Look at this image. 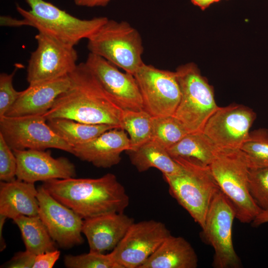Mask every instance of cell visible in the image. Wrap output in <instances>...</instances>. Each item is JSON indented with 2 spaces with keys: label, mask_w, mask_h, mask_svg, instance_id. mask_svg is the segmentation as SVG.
I'll return each mask as SVG.
<instances>
[{
  "label": "cell",
  "mask_w": 268,
  "mask_h": 268,
  "mask_svg": "<svg viewBox=\"0 0 268 268\" xmlns=\"http://www.w3.org/2000/svg\"><path fill=\"white\" fill-rule=\"evenodd\" d=\"M51 129L72 147L85 143L114 128L108 125L89 124L73 120L56 118L47 120Z\"/></svg>",
  "instance_id": "24"
},
{
  "label": "cell",
  "mask_w": 268,
  "mask_h": 268,
  "mask_svg": "<svg viewBox=\"0 0 268 268\" xmlns=\"http://www.w3.org/2000/svg\"><path fill=\"white\" fill-rule=\"evenodd\" d=\"M167 150L173 158L206 166L221 151L202 132L189 133Z\"/></svg>",
  "instance_id": "23"
},
{
  "label": "cell",
  "mask_w": 268,
  "mask_h": 268,
  "mask_svg": "<svg viewBox=\"0 0 268 268\" xmlns=\"http://www.w3.org/2000/svg\"><path fill=\"white\" fill-rule=\"evenodd\" d=\"M134 75L141 94L145 111L152 117L174 115L181 99L175 71L143 63Z\"/></svg>",
  "instance_id": "11"
},
{
  "label": "cell",
  "mask_w": 268,
  "mask_h": 268,
  "mask_svg": "<svg viewBox=\"0 0 268 268\" xmlns=\"http://www.w3.org/2000/svg\"><path fill=\"white\" fill-rule=\"evenodd\" d=\"M112 0H73L74 3L79 6L93 7L106 6Z\"/></svg>",
  "instance_id": "35"
},
{
  "label": "cell",
  "mask_w": 268,
  "mask_h": 268,
  "mask_svg": "<svg viewBox=\"0 0 268 268\" xmlns=\"http://www.w3.org/2000/svg\"><path fill=\"white\" fill-rule=\"evenodd\" d=\"M89 53L133 75L144 63L138 31L126 21L108 20L88 39Z\"/></svg>",
  "instance_id": "4"
},
{
  "label": "cell",
  "mask_w": 268,
  "mask_h": 268,
  "mask_svg": "<svg viewBox=\"0 0 268 268\" xmlns=\"http://www.w3.org/2000/svg\"><path fill=\"white\" fill-rule=\"evenodd\" d=\"M35 38L37 47L27 68L29 85L68 76L75 69L78 55L74 47L41 32Z\"/></svg>",
  "instance_id": "10"
},
{
  "label": "cell",
  "mask_w": 268,
  "mask_h": 268,
  "mask_svg": "<svg viewBox=\"0 0 268 268\" xmlns=\"http://www.w3.org/2000/svg\"><path fill=\"white\" fill-rule=\"evenodd\" d=\"M130 149V138L125 131L114 128L72 147L71 154L95 167L107 168L118 164L121 160V153Z\"/></svg>",
  "instance_id": "17"
},
{
  "label": "cell",
  "mask_w": 268,
  "mask_h": 268,
  "mask_svg": "<svg viewBox=\"0 0 268 268\" xmlns=\"http://www.w3.org/2000/svg\"><path fill=\"white\" fill-rule=\"evenodd\" d=\"M60 257L55 250L35 254L26 250L18 252L7 262L9 268H52Z\"/></svg>",
  "instance_id": "29"
},
{
  "label": "cell",
  "mask_w": 268,
  "mask_h": 268,
  "mask_svg": "<svg viewBox=\"0 0 268 268\" xmlns=\"http://www.w3.org/2000/svg\"><path fill=\"white\" fill-rule=\"evenodd\" d=\"M198 258L182 237L169 235L140 268H196Z\"/></svg>",
  "instance_id": "21"
},
{
  "label": "cell",
  "mask_w": 268,
  "mask_h": 268,
  "mask_svg": "<svg viewBox=\"0 0 268 268\" xmlns=\"http://www.w3.org/2000/svg\"><path fill=\"white\" fill-rule=\"evenodd\" d=\"M240 150L249 168L268 166V130L261 128L250 132Z\"/></svg>",
  "instance_id": "28"
},
{
  "label": "cell",
  "mask_w": 268,
  "mask_h": 268,
  "mask_svg": "<svg viewBox=\"0 0 268 268\" xmlns=\"http://www.w3.org/2000/svg\"><path fill=\"white\" fill-rule=\"evenodd\" d=\"M7 218L2 215H0V251H3L6 247V244L2 236V229L3 224Z\"/></svg>",
  "instance_id": "38"
},
{
  "label": "cell",
  "mask_w": 268,
  "mask_h": 268,
  "mask_svg": "<svg viewBox=\"0 0 268 268\" xmlns=\"http://www.w3.org/2000/svg\"><path fill=\"white\" fill-rule=\"evenodd\" d=\"M17 160L16 178L29 183L65 179L76 176L74 164L65 157L54 158L45 150H13Z\"/></svg>",
  "instance_id": "16"
},
{
  "label": "cell",
  "mask_w": 268,
  "mask_h": 268,
  "mask_svg": "<svg viewBox=\"0 0 268 268\" xmlns=\"http://www.w3.org/2000/svg\"><path fill=\"white\" fill-rule=\"evenodd\" d=\"M268 222V210H262L253 221L254 226H258L261 224Z\"/></svg>",
  "instance_id": "36"
},
{
  "label": "cell",
  "mask_w": 268,
  "mask_h": 268,
  "mask_svg": "<svg viewBox=\"0 0 268 268\" xmlns=\"http://www.w3.org/2000/svg\"><path fill=\"white\" fill-rule=\"evenodd\" d=\"M170 235L160 221L134 222L111 252L120 268H140Z\"/></svg>",
  "instance_id": "12"
},
{
  "label": "cell",
  "mask_w": 268,
  "mask_h": 268,
  "mask_svg": "<svg viewBox=\"0 0 268 268\" xmlns=\"http://www.w3.org/2000/svg\"><path fill=\"white\" fill-rule=\"evenodd\" d=\"M38 190L34 183L18 179L0 183V215L12 220L38 215Z\"/></svg>",
  "instance_id": "20"
},
{
  "label": "cell",
  "mask_w": 268,
  "mask_h": 268,
  "mask_svg": "<svg viewBox=\"0 0 268 268\" xmlns=\"http://www.w3.org/2000/svg\"><path fill=\"white\" fill-rule=\"evenodd\" d=\"M181 99L174 116L189 133L202 132L210 117L217 109L213 88L198 66L188 63L175 71Z\"/></svg>",
  "instance_id": "6"
},
{
  "label": "cell",
  "mask_w": 268,
  "mask_h": 268,
  "mask_svg": "<svg viewBox=\"0 0 268 268\" xmlns=\"http://www.w3.org/2000/svg\"><path fill=\"white\" fill-rule=\"evenodd\" d=\"M30 10L17 5L22 17L41 32L74 47L81 40L88 39L108 19L106 17L81 19L45 0H25Z\"/></svg>",
  "instance_id": "3"
},
{
  "label": "cell",
  "mask_w": 268,
  "mask_h": 268,
  "mask_svg": "<svg viewBox=\"0 0 268 268\" xmlns=\"http://www.w3.org/2000/svg\"><path fill=\"white\" fill-rule=\"evenodd\" d=\"M64 264L68 268H120L111 252L107 254L89 251L78 255H66Z\"/></svg>",
  "instance_id": "30"
},
{
  "label": "cell",
  "mask_w": 268,
  "mask_h": 268,
  "mask_svg": "<svg viewBox=\"0 0 268 268\" xmlns=\"http://www.w3.org/2000/svg\"><path fill=\"white\" fill-rule=\"evenodd\" d=\"M42 186L84 219L123 212L130 203L125 188L112 173L98 178L53 179Z\"/></svg>",
  "instance_id": "2"
},
{
  "label": "cell",
  "mask_w": 268,
  "mask_h": 268,
  "mask_svg": "<svg viewBox=\"0 0 268 268\" xmlns=\"http://www.w3.org/2000/svg\"><path fill=\"white\" fill-rule=\"evenodd\" d=\"M189 133L174 115L152 117V141L166 149Z\"/></svg>",
  "instance_id": "27"
},
{
  "label": "cell",
  "mask_w": 268,
  "mask_h": 268,
  "mask_svg": "<svg viewBox=\"0 0 268 268\" xmlns=\"http://www.w3.org/2000/svg\"><path fill=\"white\" fill-rule=\"evenodd\" d=\"M18 67H15L11 73L0 74V118L6 113L16 102L21 93L16 90L13 85V79Z\"/></svg>",
  "instance_id": "32"
},
{
  "label": "cell",
  "mask_w": 268,
  "mask_h": 268,
  "mask_svg": "<svg viewBox=\"0 0 268 268\" xmlns=\"http://www.w3.org/2000/svg\"><path fill=\"white\" fill-rule=\"evenodd\" d=\"M37 190L38 215L53 240L64 249L82 244L83 218L53 197L42 185Z\"/></svg>",
  "instance_id": "14"
},
{
  "label": "cell",
  "mask_w": 268,
  "mask_h": 268,
  "mask_svg": "<svg viewBox=\"0 0 268 268\" xmlns=\"http://www.w3.org/2000/svg\"><path fill=\"white\" fill-rule=\"evenodd\" d=\"M121 129L130 135V150H134L150 141L152 133V116L144 109L123 110Z\"/></svg>",
  "instance_id": "26"
},
{
  "label": "cell",
  "mask_w": 268,
  "mask_h": 268,
  "mask_svg": "<svg viewBox=\"0 0 268 268\" xmlns=\"http://www.w3.org/2000/svg\"><path fill=\"white\" fill-rule=\"evenodd\" d=\"M84 63L123 110L143 109L141 94L133 74L121 71L114 65L91 53Z\"/></svg>",
  "instance_id": "15"
},
{
  "label": "cell",
  "mask_w": 268,
  "mask_h": 268,
  "mask_svg": "<svg viewBox=\"0 0 268 268\" xmlns=\"http://www.w3.org/2000/svg\"><path fill=\"white\" fill-rule=\"evenodd\" d=\"M248 188L259 207L268 210V166L249 168Z\"/></svg>",
  "instance_id": "31"
},
{
  "label": "cell",
  "mask_w": 268,
  "mask_h": 268,
  "mask_svg": "<svg viewBox=\"0 0 268 268\" xmlns=\"http://www.w3.org/2000/svg\"><path fill=\"white\" fill-rule=\"evenodd\" d=\"M220 191L233 206L236 218L252 222L262 209L256 204L248 188L249 166L240 150L221 151L209 165Z\"/></svg>",
  "instance_id": "5"
},
{
  "label": "cell",
  "mask_w": 268,
  "mask_h": 268,
  "mask_svg": "<svg viewBox=\"0 0 268 268\" xmlns=\"http://www.w3.org/2000/svg\"><path fill=\"white\" fill-rule=\"evenodd\" d=\"M173 159L185 172L176 176L163 175L169 192L202 229L211 201L220 189L209 166Z\"/></svg>",
  "instance_id": "7"
},
{
  "label": "cell",
  "mask_w": 268,
  "mask_h": 268,
  "mask_svg": "<svg viewBox=\"0 0 268 268\" xmlns=\"http://www.w3.org/2000/svg\"><path fill=\"white\" fill-rule=\"evenodd\" d=\"M13 221L20 230L25 250L39 254L57 249L56 243L39 215H21Z\"/></svg>",
  "instance_id": "25"
},
{
  "label": "cell",
  "mask_w": 268,
  "mask_h": 268,
  "mask_svg": "<svg viewBox=\"0 0 268 268\" xmlns=\"http://www.w3.org/2000/svg\"><path fill=\"white\" fill-rule=\"evenodd\" d=\"M235 210L220 190L213 198L202 232L214 250L212 266L215 268H239L241 261L234 248L232 229Z\"/></svg>",
  "instance_id": "8"
},
{
  "label": "cell",
  "mask_w": 268,
  "mask_h": 268,
  "mask_svg": "<svg viewBox=\"0 0 268 268\" xmlns=\"http://www.w3.org/2000/svg\"><path fill=\"white\" fill-rule=\"evenodd\" d=\"M220 0H191L192 3L199 7L201 10H204L211 4L218 2Z\"/></svg>",
  "instance_id": "37"
},
{
  "label": "cell",
  "mask_w": 268,
  "mask_h": 268,
  "mask_svg": "<svg viewBox=\"0 0 268 268\" xmlns=\"http://www.w3.org/2000/svg\"><path fill=\"white\" fill-rule=\"evenodd\" d=\"M69 87L42 115L47 120L56 118L121 129L123 109L105 90L84 62L69 74Z\"/></svg>",
  "instance_id": "1"
},
{
  "label": "cell",
  "mask_w": 268,
  "mask_h": 268,
  "mask_svg": "<svg viewBox=\"0 0 268 268\" xmlns=\"http://www.w3.org/2000/svg\"><path fill=\"white\" fill-rule=\"evenodd\" d=\"M0 25L6 27H21L28 26V21L25 18L17 19L10 16L2 15L0 17Z\"/></svg>",
  "instance_id": "34"
},
{
  "label": "cell",
  "mask_w": 268,
  "mask_h": 268,
  "mask_svg": "<svg viewBox=\"0 0 268 268\" xmlns=\"http://www.w3.org/2000/svg\"><path fill=\"white\" fill-rule=\"evenodd\" d=\"M128 152L131 163L139 172L151 168L158 169L163 175L176 176L185 172V169L169 155L165 148L152 141Z\"/></svg>",
  "instance_id": "22"
},
{
  "label": "cell",
  "mask_w": 268,
  "mask_h": 268,
  "mask_svg": "<svg viewBox=\"0 0 268 268\" xmlns=\"http://www.w3.org/2000/svg\"><path fill=\"white\" fill-rule=\"evenodd\" d=\"M134 222L124 212L112 213L83 220L82 233L89 251L103 253L112 251Z\"/></svg>",
  "instance_id": "18"
},
{
  "label": "cell",
  "mask_w": 268,
  "mask_h": 268,
  "mask_svg": "<svg viewBox=\"0 0 268 268\" xmlns=\"http://www.w3.org/2000/svg\"><path fill=\"white\" fill-rule=\"evenodd\" d=\"M70 83L68 75L29 85L26 89L21 91L20 95L5 116L43 115L51 109L57 98L69 87Z\"/></svg>",
  "instance_id": "19"
},
{
  "label": "cell",
  "mask_w": 268,
  "mask_h": 268,
  "mask_svg": "<svg viewBox=\"0 0 268 268\" xmlns=\"http://www.w3.org/2000/svg\"><path fill=\"white\" fill-rule=\"evenodd\" d=\"M17 160L13 150L0 134V180L10 182L16 179Z\"/></svg>",
  "instance_id": "33"
},
{
  "label": "cell",
  "mask_w": 268,
  "mask_h": 268,
  "mask_svg": "<svg viewBox=\"0 0 268 268\" xmlns=\"http://www.w3.org/2000/svg\"><path fill=\"white\" fill-rule=\"evenodd\" d=\"M0 134L12 150L52 148L72 153V147L55 133L41 115L1 117Z\"/></svg>",
  "instance_id": "9"
},
{
  "label": "cell",
  "mask_w": 268,
  "mask_h": 268,
  "mask_svg": "<svg viewBox=\"0 0 268 268\" xmlns=\"http://www.w3.org/2000/svg\"><path fill=\"white\" fill-rule=\"evenodd\" d=\"M256 118V113L242 105L218 107L202 132L220 151L239 150L248 138Z\"/></svg>",
  "instance_id": "13"
}]
</instances>
